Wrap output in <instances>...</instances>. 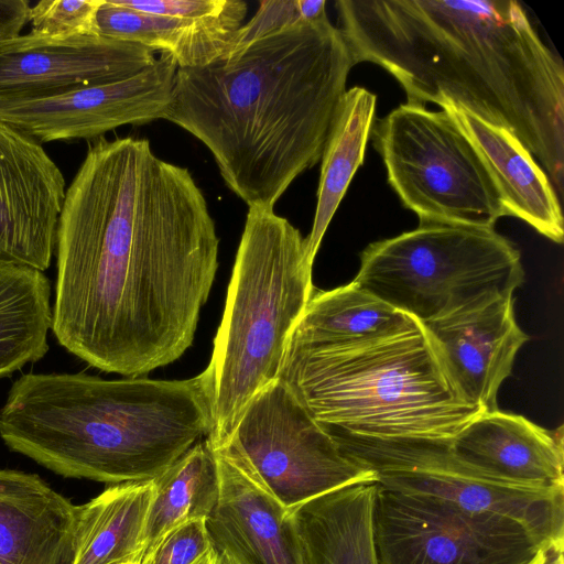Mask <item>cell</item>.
I'll use <instances>...</instances> for the list:
<instances>
[{
    "label": "cell",
    "mask_w": 564,
    "mask_h": 564,
    "mask_svg": "<svg viewBox=\"0 0 564 564\" xmlns=\"http://www.w3.org/2000/svg\"><path fill=\"white\" fill-rule=\"evenodd\" d=\"M248 7L232 0L218 17L182 19L147 13L102 0L96 19V34L170 53L178 68L200 67L217 58L243 24Z\"/></svg>",
    "instance_id": "ffe728a7"
},
{
    "label": "cell",
    "mask_w": 564,
    "mask_h": 564,
    "mask_svg": "<svg viewBox=\"0 0 564 564\" xmlns=\"http://www.w3.org/2000/svg\"><path fill=\"white\" fill-rule=\"evenodd\" d=\"M470 140L486 163L507 216L525 221L539 234L562 243L564 220L552 183L520 140L448 98L436 104Z\"/></svg>",
    "instance_id": "ac0fdd59"
},
{
    "label": "cell",
    "mask_w": 564,
    "mask_h": 564,
    "mask_svg": "<svg viewBox=\"0 0 564 564\" xmlns=\"http://www.w3.org/2000/svg\"><path fill=\"white\" fill-rule=\"evenodd\" d=\"M217 564H237L229 555L217 551Z\"/></svg>",
    "instance_id": "d6a6232c"
},
{
    "label": "cell",
    "mask_w": 564,
    "mask_h": 564,
    "mask_svg": "<svg viewBox=\"0 0 564 564\" xmlns=\"http://www.w3.org/2000/svg\"><path fill=\"white\" fill-rule=\"evenodd\" d=\"M52 330L91 367L140 377L192 346L218 269L207 200L149 140L98 138L56 230Z\"/></svg>",
    "instance_id": "6da1fadb"
},
{
    "label": "cell",
    "mask_w": 564,
    "mask_h": 564,
    "mask_svg": "<svg viewBox=\"0 0 564 564\" xmlns=\"http://www.w3.org/2000/svg\"><path fill=\"white\" fill-rule=\"evenodd\" d=\"M370 137L390 186L420 224L495 228L507 216L486 163L445 111L401 104L373 121Z\"/></svg>",
    "instance_id": "ba28073f"
},
{
    "label": "cell",
    "mask_w": 564,
    "mask_h": 564,
    "mask_svg": "<svg viewBox=\"0 0 564 564\" xmlns=\"http://www.w3.org/2000/svg\"><path fill=\"white\" fill-rule=\"evenodd\" d=\"M77 514L39 475L0 469V564H70Z\"/></svg>",
    "instance_id": "d6986e66"
},
{
    "label": "cell",
    "mask_w": 564,
    "mask_h": 564,
    "mask_svg": "<svg viewBox=\"0 0 564 564\" xmlns=\"http://www.w3.org/2000/svg\"><path fill=\"white\" fill-rule=\"evenodd\" d=\"M119 4L153 14L207 19L226 12L232 0H116Z\"/></svg>",
    "instance_id": "f1b7e54d"
},
{
    "label": "cell",
    "mask_w": 564,
    "mask_h": 564,
    "mask_svg": "<svg viewBox=\"0 0 564 564\" xmlns=\"http://www.w3.org/2000/svg\"><path fill=\"white\" fill-rule=\"evenodd\" d=\"M377 482H359L290 510L304 564H379L373 511Z\"/></svg>",
    "instance_id": "44dd1931"
},
{
    "label": "cell",
    "mask_w": 564,
    "mask_h": 564,
    "mask_svg": "<svg viewBox=\"0 0 564 564\" xmlns=\"http://www.w3.org/2000/svg\"><path fill=\"white\" fill-rule=\"evenodd\" d=\"M213 451L219 495L206 525L214 549L237 564H304L290 510L263 486L231 443Z\"/></svg>",
    "instance_id": "2e32d148"
},
{
    "label": "cell",
    "mask_w": 564,
    "mask_h": 564,
    "mask_svg": "<svg viewBox=\"0 0 564 564\" xmlns=\"http://www.w3.org/2000/svg\"><path fill=\"white\" fill-rule=\"evenodd\" d=\"M373 531L379 564H527L544 545L510 518L379 485Z\"/></svg>",
    "instance_id": "8fae6325"
},
{
    "label": "cell",
    "mask_w": 564,
    "mask_h": 564,
    "mask_svg": "<svg viewBox=\"0 0 564 564\" xmlns=\"http://www.w3.org/2000/svg\"><path fill=\"white\" fill-rule=\"evenodd\" d=\"M355 65L328 18L305 21L297 0L261 1L217 58L177 68L163 119L210 151L248 207L273 209L321 161Z\"/></svg>",
    "instance_id": "7a4b0ae2"
},
{
    "label": "cell",
    "mask_w": 564,
    "mask_h": 564,
    "mask_svg": "<svg viewBox=\"0 0 564 564\" xmlns=\"http://www.w3.org/2000/svg\"><path fill=\"white\" fill-rule=\"evenodd\" d=\"M564 541H554L542 545L527 564H564Z\"/></svg>",
    "instance_id": "4dcf8cb0"
},
{
    "label": "cell",
    "mask_w": 564,
    "mask_h": 564,
    "mask_svg": "<svg viewBox=\"0 0 564 564\" xmlns=\"http://www.w3.org/2000/svg\"><path fill=\"white\" fill-rule=\"evenodd\" d=\"M178 66L161 52L129 77L76 86L56 94L0 100V120L41 143L98 139L127 124L163 119L171 102Z\"/></svg>",
    "instance_id": "7c38bea8"
},
{
    "label": "cell",
    "mask_w": 564,
    "mask_h": 564,
    "mask_svg": "<svg viewBox=\"0 0 564 564\" xmlns=\"http://www.w3.org/2000/svg\"><path fill=\"white\" fill-rule=\"evenodd\" d=\"M102 0H41L31 7L32 33L51 40L96 34L95 19Z\"/></svg>",
    "instance_id": "4316f807"
},
{
    "label": "cell",
    "mask_w": 564,
    "mask_h": 564,
    "mask_svg": "<svg viewBox=\"0 0 564 564\" xmlns=\"http://www.w3.org/2000/svg\"><path fill=\"white\" fill-rule=\"evenodd\" d=\"M66 183L42 143L0 120V261L51 264Z\"/></svg>",
    "instance_id": "4fadbf2b"
},
{
    "label": "cell",
    "mask_w": 564,
    "mask_h": 564,
    "mask_svg": "<svg viewBox=\"0 0 564 564\" xmlns=\"http://www.w3.org/2000/svg\"><path fill=\"white\" fill-rule=\"evenodd\" d=\"M213 549L206 519L192 520L169 531L140 564H193Z\"/></svg>",
    "instance_id": "83f0119b"
},
{
    "label": "cell",
    "mask_w": 564,
    "mask_h": 564,
    "mask_svg": "<svg viewBox=\"0 0 564 564\" xmlns=\"http://www.w3.org/2000/svg\"><path fill=\"white\" fill-rule=\"evenodd\" d=\"M153 480L115 484L78 506L70 564L140 563Z\"/></svg>",
    "instance_id": "7402d4cb"
},
{
    "label": "cell",
    "mask_w": 564,
    "mask_h": 564,
    "mask_svg": "<svg viewBox=\"0 0 564 564\" xmlns=\"http://www.w3.org/2000/svg\"><path fill=\"white\" fill-rule=\"evenodd\" d=\"M422 325L459 397L480 414L498 410L499 388L529 340L516 321L513 294L490 297Z\"/></svg>",
    "instance_id": "9a60e30c"
},
{
    "label": "cell",
    "mask_w": 564,
    "mask_h": 564,
    "mask_svg": "<svg viewBox=\"0 0 564 564\" xmlns=\"http://www.w3.org/2000/svg\"><path fill=\"white\" fill-rule=\"evenodd\" d=\"M377 96L361 86L346 89L321 161L317 204L306 250L313 262L323 236L356 171L364 163L376 112Z\"/></svg>",
    "instance_id": "603a6c76"
},
{
    "label": "cell",
    "mask_w": 564,
    "mask_h": 564,
    "mask_svg": "<svg viewBox=\"0 0 564 564\" xmlns=\"http://www.w3.org/2000/svg\"><path fill=\"white\" fill-rule=\"evenodd\" d=\"M228 443L289 510L346 486L377 482L375 473L348 458L280 378L251 399Z\"/></svg>",
    "instance_id": "30bf717a"
},
{
    "label": "cell",
    "mask_w": 564,
    "mask_h": 564,
    "mask_svg": "<svg viewBox=\"0 0 564 564\" xmlns=\"http://www.w3.org/2000/svg\"><path fill=\"white\" fill-rule=\"evenodd\" d=\"M193 564H217V551L213 549L210 552H208Z\"/></svg>",
    "instance_id": "1f68e13d"
},
{
    "label": "cell",
    "mask_w": 564,
    "mask_h": 564,
    "mask_svg": "<svg viewBox=\"0 0 564 564\" xmlns=\"http://www.w3.org/2000/svg\"><path fill=\"white\" fill-rule=\"evenodd\" d=\"M327 431L340 451L372 470L386 489L510 518L541 544L564 541V488L518 484L482 471L459 459L451 441L381 440Z\"/></svg>",
    "instance_id": "9c48e42d"
},
{
    "label": "cell",
    "mask_w": 564,
    "mask_h": 564,
    "mask_svg": "<svg viewBox=\"0 0 564 564\" xmlns=\"http://www.w3.org/2000/svg\"><path fill=\"white\" fill-rule=\"evenodd\" d=\"M523 281L520 251L495 228L420 224L368 245L352 282L426 324Z\"/></svg>",
    "instance_id": "52a82bcc"
},
{
    "label": "cell",
    "mask_w": 564,
    "mask_h": 564,
    "mask_svg": "<svg viewBox=\"0 0 564 564\" xmlns=\"http://www.w3.org/2000/svg\"><path fill=\"white\" fill-rule=\"evenodd\" d=\"M142 557L172 529L207 519L219 495L218 468L207 438L197 442L160 476L152 479Z\"/></svg>",
    "instance_id": "484cf974"
},
{
    "label": "cell",
    "mask_w": 564,
    "mask_h": 564,
    "mask_svg": "<svg viewBox=\"0 0 564 564\" xmlns=\"http://www.w3.org/2000/svg\"><path fill=\"white\" fill-rule=\"evenodd\" d=\"M417 323L352 281L330 291L314 290L290 339L315 345L365 341Z\"/></svg>",
    "instance_id": "cb8c5ba5"
},
{
    "label": "cell",
    "mask_w": 564,
    "mask_h": 564,
    "mask_svg": "<svg viewBox=\"0 0 564 564\" xmlns=\"http://www.w3.org/2000/svg\"><path fill=\"white\" fill-rule=\"evenodd\" d=\"M30 10L26 0H0V41L20 35L29 22Z\"/></svg>",
    "instance_id": "f546056e"
},
{
    "label": "cell",
    "mask_w": 564,
    "mask_h": 564,
    "mask_svg": "<svg viewBox=\"0 0 564 564\" xmlns=\"http://www.w3.org/2000/svg\"><path fill=\"white\" fill-rule=\"evenodd\" d=\"M449 447L465 463L506 480L564 488L562 425L546 430L498 409L473 419Z\"/></svg>",
    "instance_id": "e0dca14e"
},
{
    "label": "cell",
    "mask_w": 564,
    "mask_h": 564,
    "mask_svg": "<svg viewBox=\"0 0 564 564\" xmlns=\"http://www.w3.org/2000/svg\"><path fill=\"white\" fill-rule=\"evenodd\" d=\"M279 378L323 427L357 436L452 441L480 414L453 387L420 322L357 343L290 339Z\"/></svg>",
    "instance_id": "5b68a950"
},
{
    "label": "cell",
    "mask_w": 564,
    "mask_h": 564,
    "mask_svg": "<svg viewBox=\"0 0 564 564\" xmlns=\"http://www.w3.org/2000/svg\"><path fill=\"white\" fill-rule=\"evenodd\" d=\"M207 369L213 449L231 438L247 405L279 378L291 334L313 292L306 239L272 208L248 207Z\"/></svg>",
    "instance_id": "8992f818"
},
{
    "label": "cell",
    "mask_w": 564,
    "mask_h": 564,
    "mask_svg": "<svg viewBox=\"0 0 564 564\" xmlns=\"http://www.w3.org/2000/svg\"><path fill=\"white\" fill-rule=\"evenodd\" d=\"M51 283L30 267L0 261V379L48 350Z\"/></svg>",
    "instance_id": "d4e9b609"
},
{
    "label": "cell",
    "mask_w": 564,
    "mask_h": 564,
    "mask_svg": "<svg viewBox=\"0 0 564 564\" xmlns=\"http://www.w3.org/2000/svg\"><path fill=\"white\" fill-rule=\"evenodd\" d=\"M206 368L183 380L29 373L0 409V437L57 475L107 484L160 476L213 430Z\"/></svg>",
    "instance_id": "277c9868"
},
{
    "label": "cell",
    "mask_w": 564,
    "mask_h": 564,
    "mask_svg": "<svg viewBox=\"0 0 564 564\" xmlns=\"http://www.w3.org/2000/svg\"><path fill=\"white\" fill-rule=\"evenodd\" d=\"M122 564H140V563H122Z\"/></svg>",
    "instance_id": "836d02e7"
},
{
    "label": "cell",
    "mask_w": 564,
    "mask_h": 564,
    "mask_svg": "<svg viewBox=\"0 0 564 564\" xmlns=\"http://www.w3.org/2000/svg\"><path fill=\"white\" fill-rule=\"evenodd\" d=\"M154 61L151 48L99 35L59 41L20 34L0 41V100L122 79Z\"/></svg>",
    "instance_id": "5bb4252c"
},
{
    "label": "cell",
    "mask_w": 564,
    "mask_h": 564,
    "mask_svg": "<svg viewBox=\"0 0 564 564\" xmlns=\"http://www.w3.org/2000/svg\"><path fill=\"white\" fill-rule=\"evenodd\" d=\"M356 64L390 73L406 102L448 98L513 133L558 191L564 67L514 0H338Z\"/></svg>",
    "instance_id": "3957f363"
}]
</instances>
